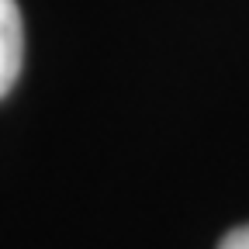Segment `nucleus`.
<instances>
[{
	"label": "nucleus",
	"mask_w": 249,
	"mask_h": 249,
	"mask_svg": "<svg viewBox=\"0 0 249 249\" xmlns=\"http://www.w3.org/2000/svg\"><path fill=\"white\" fill-rule=\"evenodd\" d=\"M24 59V24L14 0H0V97H7L21 76Z\"/></svg>",
	"instance_id": "nucleus-1"
},
{
	"label": "nucleus",
	"mask_w": 249,
	"mask_h": 249,
	"mask_svg": "<svg viewBox=\"0 0 249 249\" xmlns=\"http://www.w3.org/2000/svg\"><path fill=\"white\" fill-rule=\"evenodd\" d=\"M218 249H249V225L242 229H232L222 242H218Z\"/></svg>",
	"instance_id": "nucleus-2"
}]
</instances>
